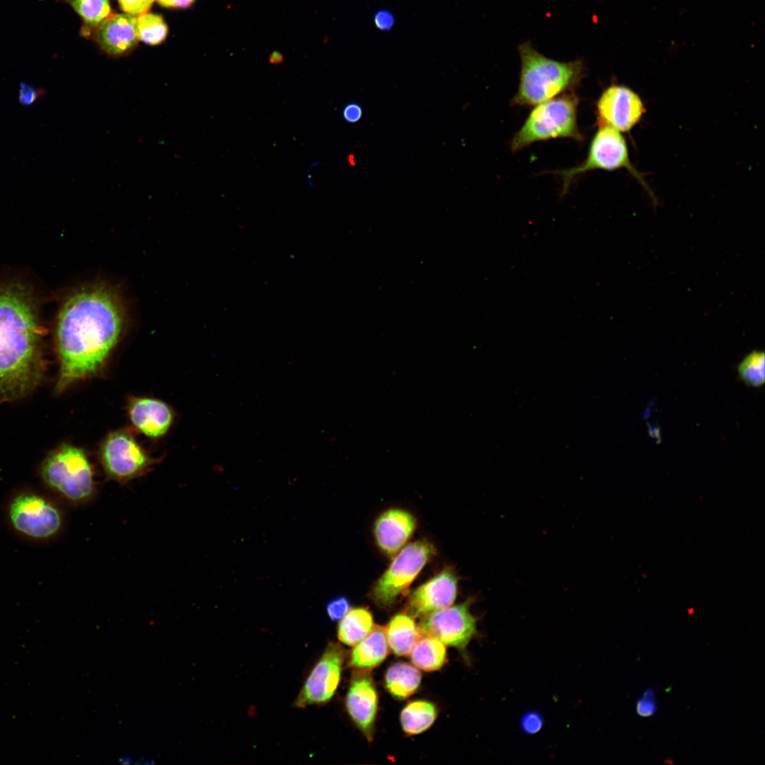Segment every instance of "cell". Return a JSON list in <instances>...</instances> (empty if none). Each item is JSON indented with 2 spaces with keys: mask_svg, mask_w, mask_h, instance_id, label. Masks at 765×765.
I'll list each match as a JSON object with an SVG mask.
<instances>
[{
  "mask_svg": "<svg viewBox=\"0 0 765 765\" xmlns=\"http://www.w3.org/2000/svg\"><path fill=\"white\" fill-rule=\"evenodd\" d=\"M388 653L385 628L374 625L372 631L353 647L349 664L355 669L368 671L380 664Z\"/></svg>",
  "mask_w": 765,
  "mask_h": 765,
  "instance_id": "cell-18",
  "label": "cell"
},
{
  "mask_svg": "<svg viewBox=\"0 0 765 765\" xmlns=\"http://www.w3.org/2000/svg\"><path fill=\"white\" fill-rule=\"evenodd\" d=\"M44 482L74 504L89 501L95 492L94 473L84 451L63 445L45 459L41 469Z\"/></svg>",
  "mask_w": 765,
  "mask_h": 765,
  "instance_id": "cell-5",
  "label": "cell"
},
{
  "mask_svg": "<svg viewBox=\"0 0 765 765\" xmlns=\"http://www.w3.org/2000/svg\"><path fill=\"white\" fill-rule=\"evenodd\" d=\"M764 352L753 351L740 362L737 373L741 380L753 387L762 386L765 381Z\"/></svg>",
  "mask_w": 765,
  "mask_h": 765,
  "instance_id": "cell-26",
  "label": "cell"
},
{
  "mask_svg": "<svg viewBox=\"0 0 765 765\" xmlns=\"http://www.w3.org/2000/svg\"><path fill=\"white\" fill-rule=\"evenodd\" d=\"M416 519L409 511L391 509L383 512L374 524V536L380 549L389 556L395 555L412 536Z\"/></svg>",
  "mask_w": 765,
  "mask_h": 765,
  "instance_id": "cell-15",
  "label": "cell"
},
{
  "mask_svg": "<svg viewBox=\"0 0 765 765\" xmlns=\"http://www.w3.org/2000/svg\"><path fill=\"white\" fill-rule=\"evenodd\" d=\"M128 414L133 426L152 438L164 435L174 420L173 411L166 403L150 397H131Z\"/></svg>",
  "mask_w": 765,
  "mask_h": 765,
  "instance_id": "cell-17",
  "label": "cell"
},
{
  "mask_svg": "<svg viewBox=\"0 0 765 765\" xmlns=\"http://www.w3.org/2000/svg\"><path fill=\"white\" fill-rule=\"evenodd\" d=\"M8 516L16 531L33 539L52 538L62 525L60 511L46 499L33 493L16 497L9 505Z\"/></svg>",
  "mask_w": 765,
  "mask_h": 765,
  "instance_id": "cell-9",
  "label": "cell"
},
{
  "mask_svg": "<svg viewBox=\"0 0 765 765\" xmlns=\"http://www.w3.org/2000/svg\"><path fill=\"white\" fill-rule=\"evenodd\" d=\"M472 598L453 606L434 611L422 618L418 625L421 636L434 637L444 645L454 647L463 654L470 642L477 636V619L470 607Z\"/></svg>",
  "mask_w": 765,
  "mask_h": 765,
  "instance_id": "cell-10",
  "label": "cell"
},
{
  "mask_svg": "<svg viewBox=\"0 0 765 765\" xmlns=\"http://www.w3.org/2000/svg\"><path fill=\"white\" fill-rule=\"evenodd\" d=\"M363 671L351 681L346 698L348 715L368 741L373 737L378 693L372 679Z\"/></svg>",
  "mask_w": 765,
  "mask_h": 765,
  "instance_id": "cell-14",
  "label": "cell"
},
{
  "mask_svg": "<svg viewBox=\"0 0 765 765\" xmlns=\"http://www.w3.org/2000/svg\"><path fill=\"white\" fill-rule=\"evenodd\" d=\"M343 648L331 642L308 676L296 701L298 707L324 703L334 696L340 681Z\"/></svg>",
  "mask_w": 765,
  "mask_h": 765,
  "instance_id": "cell-12",
  "label": "cell"
},
{
  "mask_svg": "<svg viewBox=\"0 0 765 765\" xmlns=\"http://www.w3.org/2000/svg\"><path fill=\"white\" fill-rule=\"evenodd\" d=\"M522 729L528 734L539 732L543 725V720L540 714L530 712L525 714L521 721Z\"/></svg>",
  "mask_w": 765,
  "mask_h": 765,
  "instance_id": "cell-30",
  "label": "cell"
},
{
  "mask_svg": "<svg viewBox=\"0 0 765 765\" xmlns=\"http://www.w3.org/2000/svg\"><path fill=\"white\" fill-rule=\"evenodd\" d=\"M371 613L364 608L350 609L341 619L338 626L339 640L345 645L354 646L373 629Z\"/></svg>",
  "mask_w": 765,
  "mask_h": 765,
  "instance_id": "cell-21",
  "label": "cell"
},
{
  "mask_svg": "<svg viewBox=\"0 0 765 765\" xmlns=\"http://www.w3.org/2000/svg\"><path fill=\"white\" fill-rule=\"evenodd\" d=\"M132 761V757L125 756L119 759V762L122 764H128Z\"/></svg>",
  "mask_w": 765,
  "mask_h": 765,
  "instance_id": "cell-35",
  "label": "cell"
},
{
  "mask_svg": "<svg viewBox=\"0 0 765 765\" xmlns=\"http://www.w3.org/2000/svg\"><path fill=\"white\" fill-rule=\"evenodd\" d=\"M521 59L519 84L512 106H533L567 91H572L586 74L582 59L570 62L552 60L537 51L530 42L518 46Z\"/></svg>",
  "mask_w": 765,
  "mask_h": 765,
  "instance_id": "cell-3",
  "label": "cell"
},
{
  "mask_svg": "<svg viewBox=\"0 0 765 765\" xmlns=\"http://www.w3.org/2000/svg\"><path fill=\"white\" fill-rule=\"evenodd\" d=\"M165 7L184 8L190 6L194 0H156Z\"/></svg>",
  "mask_w": 765,
  "mask_h": 765,
  "instance_id": "cell-33",
  "label": "cell"
},
{
  "mask_svg": "<svg viewBox=\"0 0 765 765\" xmlns=\"http://www.w3.org/2000/svg\"><path fill=\"white\" fill-rule=\"evenodd\" d=\"M376 22L380 28H386L385 23L387 26L390 25V18L385 16V13H379L376 17Z\"/></svg>",
  "mask_w": 765,
  "mask_h": 765,
  "instance_id": "cell-34",
  "label": "cell"
},
{
  "mask_svg": "<svg viewBox=\"0 0 765 765\" xmlns=\"http://www.w3.org/2000/svg\"><path fill=\"white\" fill-rule=\"evenodd\" d=\"M154 0H118L120 9L131 16H141L147 13Z\"/></svg>",
  "mask_w": 765,
  "mask_h": 765,
  "instance_id": "cell-27",
  "label": "cell"
},
{
  "mask_svg": "<svg viewBox=\"0 0 765 765\" xmlns=\"http://www.w3.org/2000/svg\"><path fill=\"white\" fill-rule=\"evenodd\" d=\"M596 107L598 126H608L620 132L630 131L646 110L636 92L618 84L608 86L599 98Z\"/></svg>",
  "mask_w": 765,
  "mask_h": 765,
  "instance_id": "cell-11",
  "label": "cell"
},
{
  "mask_svg": "<svg viewBox=\"0 0 765 765\" xmlns=\"http://www.w3.org/2000/svg\"><path fill=\"white\" fill-rule=\"evenodd\" d=\"M410 658L412 663L422 670H438L446 662L445 645L434 637L421 636L411 651Z\"/></svg>",
  "mask_w": 765,
  "mask_h": 765,
  "instance_id": "cell-22",
  "label": "cell"
},
{
  "mask_svg": "<svg viewBox=\"0 0 765 765\" xmlns=\"http://www.w3.org/2000/svg\"><path fill=\"white\" fill-rule=\"evenodd\" d=\"M458 593V577L449 567L416 588L410 595L406 613L414 618L450 606Z\"/></svg>",
  "mask_w": 765,
  "mask_h": 765,
  "instance_id": "cell-13",
  "label": "cell"
},
{
  "mask_svg": "<svg viewBox=\"0 0 765 765\" xmlns=\"http://www.w3.org/2000/svg\"><path fill=\"white\" fill-rule=\"evenodd\" d=\"M81 16L84 26L81 34L87 36L111 15L109 0H65Z\"/></svg>",
  "mask_w": 765,
  "mask_h": 765,
  "instance_id": "cell-24",
  "label": "cell"
},
{
  "mask_svg": "<svg viewBox=\"0 0 765 765\" xmlns=\"http://www.w3.org/2000/svg\"><path fill=\"white\" fill-rule=\"evenodd\" d=\"M385 630L389 647L399 656L409 654L421 637L413 618L406 613L392 617Z\"/></svg>",
  "mask_w": 765,
  "mask_h": 765,
  "instance_id": "cell-19",
  "label": "cell"
},
{
  "mask_svg": "<svg viewBox=\"0 0 765 765\" xmlns=\"http://www.w3.org/2000/svg\"><path fill=\"white\" fill-rule=\"evenodd\" d=\"M435 554L434 545L424 540L404 547L374 584L371 591L373 601L380 606L392 605Z\"/></svg>",
  "mask_w": 765,
  "mask_h": 765,
  "instance_id": "cell-7",
  "label": "cell"
},
{
  "mask_svg": "<svg viewBox=\"0 0 765 765\" xmlns=\"http://www.w3.org/2000/svg\"><path fill=\"white\" fill-rule=\"evenodd\" d=\"M44 91H40L33 86L21 82L18 90V101L24 106H32L42 95Z\"/></svg>",
  "mask_w": 765,
  "mask_h": 765,
  "instance_id": "cell-29",
  "label": "cell"
},
{
  "mask_svg": "<svg viewBox=\"0 0 765 765\" xmlns=\"http://www.w3.org/2000/svg\"><path fill=\"white\" fill-rule=\"evenodd\" d=\"M34 307L21 289H0V397L26 394L42 375Z\"/></svg>",
  "mask_w": 765,
  "mask_h": 765,
  "instance_id": "cell-2",
  "label": "cell"
},
{
  "mask_svg": "<svg viewBox=\"0 0 765 765\" xmlns=\"http://www.w3.org/2000/svg\"><path fill=\"white\" fill-rule=\"evenodd\" d=\"M437 716L435 705L429 701L418 700L410 702L402 710L400 722L404 732L414 735L426 730Z\"/></svg>",
  "mask_w": 765,
  "mask_h": 765,
  "instance_id": "cell-23",
  "label": "cell"
},
{
  "mask_svg": "<svg viewBox=\"0 0 765 765\" xmlns=\"http://www.w3.org/2000/svg\"><path fill=\"white\" fill-rule=\"evenodd\" d=\"M362 116V107L356 102L347 103L342 110V117L348 123H358Z\"/></svg>",
  "mask_w": 765,
  "mask_h": 765,
  "instance_id": "cell-31",
  "label": "cell"
},
{
  "mask_svg": "<svg viewBox=\"0 0 765 765\" xmlns=\"http://www.w3.org/2000/svg\"><path fill=\"white\" fill-rule=\"evenodd\" d=\"M136 32L138 40L157 45L165 39L168 28L160 15L147 13L136 18Z\"/></svg>",
  "mask_w": 765,
  "mask_h": 765,
  "instance_id": "cell-25",
  "label": "cell"
},
{
  "mask_svg": "<svg viewBox=\"0 0 765 765\" xmlns=\"http://www.w3.org/2000/svg\"><path fill=\"white\" fill-rule=\"evenodd\" d=\"M142 764L152 765V764H155V761L154 759H149L148 761H145L144 762H140L138 764Z\"/></svg>",
  "mask_w": 765,
  "mask_h": 765,
  "instance_id": "cell-36",
  "label": "cell"
},
{
  "mask_svg": "<svg viewBox=\"0 0 765 765\" xmlns=\"http://www.w3.org/2000/svg\"><path fill=\"white\" fill-rule=\"evenodd\" d=\"M421 681V672L406 662H397L391 665L385 676L387 690L397 699H405L415 693Z\"/></svg>",
  "mask_w": 765,
  "mask_h": 765,
  "instance_id": "cell-20",
  "label": "cell"
},
{
  "mask_svg": "<svg viewBox=\"0 0 765 765\" xmlns=\"http://www.w3.org/2000/svg\"><path fill=\"white\" fill-rule=\"evenodd\" d=\"M657 710V703L654 698L642 696L637 701L636 711L642 717H648L653 715Z\"/></svg>",
  "mask_w": 765,
  "mask_h": 765,
  "instance_id": "cell-32",
  "label": "cell"
},
{
  "mask_svg": "<svg viewBox=\"0 0 765 765\" xmlns=\"http://www.w3.org/2000/svg\"><path fill=\"white\" fill-rule=\"evenodd\" d=\"M351 604L347 599L343 596L336 598L330 601L327 606V613L329 618L333 621L341 619L350 610Z\"/></svg>",
  "mask_w": 765,
  "mask_h": 765,
  "instance_id": "cell-28",
  "label": "cell"
},
{
  "mask_svg": "<svg viewBox=\"0 0 765 765\" xmlns=\"http://www.w3.org/2000/svg\"><path fill=\"white\" fill-rule=\"evenodd\" d=\"M579 103L578 96L570 91L537 105L513 137L511 150L518 152L534 142L553 138L582 141L584 135L577 125Z\"/></svg>",
  "mask_w": 765,
  "mask_h": 765,
  "instance_id": "cell-4",
  "label": "cell"
},
{
  "mask_svg": "<svg viewBox=\"0 0 765 765\" xmlns=\"http://www.w3.org/2000/svg\"><path fill=\"white\" fill-rule=\"evenodd\" d=\"M626 169L652 197L653 193L642 174L630 160L628 146L621 133L608 126H599L594 134L586 159L579 166L553 173L562 181L561 196L565 195L578 176L596 169L613 171Z\"/></svg>",
  "mask_w": 765,
  "mask_h": 765,
  "instance_id": "cell-6",
  "label": "cell"
},
{
  "mask_svg": "<svg viewBox=\"0 0 765 765\" xmlns=\"http://www.w3.org/2000/svg\"><path fill=\"white\" fill-rule=\"evenodd\" d=\"M99 454L106 476L120 482L142 475L154 463L152 458L126 431L110 433L102 442Z\"/></svg>",
  "mask_w": 765,
  "mask_h": 765,
  "instance_id": "cell-8",
  "label": "cell"
},
{
  "mask_svg": "<svg viewBox=\"0 0 765 765\" xmlns=\"http://www.w3.org/2000/svg\"><path fill=\"white\" fill-rule=\"evenodd\" d=\"M125 318L123 300L110 283H91L67 298L57 326V391L101 370L119 341Z\"/></svg>",
  "mask_w": 765,
  "mask_h": 765,
  "instance_id": "cell-1",
  "label": "cell"
},
{
  "mask_svg": "<svg viewBox=\"0 0 765 765\" xmlns=\"http://www.w3.org/2000/svg\"><path fill=\"white\" fill-rule=\"evenodd\" d=\"M100 48L112 56L131 51L137 44L136 18L129 14H111L94 29Z\"/></svg>",
  "mask_w": 765,
  "mask_h": 765,
  "instance_id": "cell-16",
  "label": "cell"
}]
</instances>
